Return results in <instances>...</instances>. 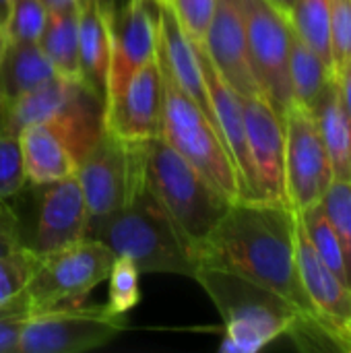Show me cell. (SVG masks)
I'll return each mask as SVG.
<instances>
[{"label": "cell", "mask_w": 351, "mask_h": 353, "mask_svg": "<svg viewBox=\"0 0 351 353\" xmlns=\"http://www.w3.org/2000/svg\"><path fill=\"white\" fill-rule=\"evenodd\" d=\"M194 256L199 267L221 269L279 294L339 350L302 288L296 265V211L290 205L246 199L232 203L213 232L194 246Z\"/></svg>", "instance_id": "cell-1"}, {"label": "cell", "mask_w": 351, "mask_h": 353, "mask_svg": "<svg viewBox=\"0 0 351 353\" xmlns=\"http://www.w3.org/2000/svg\"><path fill=\"white\" fill-rule=\"evenodd\" d=\"M194 279L203 285L223 319L225 333L219 345L221 352L257 353L283 335L296 337L304 347H335L294 304L254 281L211 267H199Z\"/></svg>", "instance_id": "cell-2"}, {"label": "cell", "mask_w": 351, "mask_h": 353, "mask_svg": "<svg viewBox=\"0 0 351 353\" xmlns=\"http://www.w3.org/2000/svg\"><path fill=\"white\" fill-rule=\"evenodd\" d=\"M87 238H97L116 256L130 259L141 273H174L194 279L199 269L192 242L147 184L124 209L95 225Z\"/></svg>", "instance_id": "cell-3"}, {"label": "cell", "mask_w": 351, "mask_h": 353, "mask_svg": "<svg viewBox=\"0 0 351 353\" xmlns=\"http://www.w3.org/2000/svg\"><path fill=\"white\" fill-rule=\"evenodd\" d=\"M157 64L161 77V130L159 137L194 165L232 203L242 201V186L234 159L217 126L186 95L174 79L166 56L157 43Z\"/></svg>", "instance_id": "cell-4"}, {"label": "cell", "mask_w": 351, "mask_h": 353, "mask_svg": "<svg viewBox=\"0 0 351 353\" xmlns=\"http://www.w3.org/2000/svg\"><path fill=\"white\" fill-rule=\"evenodd\" d=\"M145 184L192 246L203 242L232 207V201L161 137L147 143Z\"/></svg>", "instance_id": "cell-5"}, {"label": "cell", "mask_w": 351, "mask_h": 353, "mask_svg": "<svg viewBox=\"0 0 351 353\" xmlns=\"http://www.w3.org/2000/svg\"><path fill=\"white\" fill-rule=\"evenodd\" d=\"M147 143H128L103 128L77 163L74 174L89 209V232L124 209L145 188Z\"/></svg>", "instance_id": "cell-6"}, {"label": "cell", "mask_w": 351, "mask_h": 353, "mask_svg": "<svg viewBox=\"0 0 351 353\" xmlns=\"http://www.w3.org/2000/svg\"><path fill=\"white\" fill-rule=\"evenodd\" d=\"M116 254L97 238H81L54 252L41 254L25 288L31 312L79 304L108 279Z\"/></svg>", "instance_id": "cell-7"}, {"label": "cell", "mask_w": 351, "mask_h": 353, "mask_svg": "<svg viewBox=\"0 0 351 353\" xmlns=\"http://www.w3.org/2000/svg\"><path fill=\"white\" fill-rule=\"evenodd\" d=\"M126 323L108 306L66 304L31 312L25 319L21 353H81L114 341Z\"/></svg>", "instance_id": "cell-8"}, {"label": "cell", "mask_w": 351, "mask_h": 353, "mask_svg": "<svg viewBox=\"0 0 351 353\" xmlns=\"http://www.w3.org/2000/svg\"><path fill=\"white\" fill-rule=\"evenodd\" d=\"M252 72L277 114L294 103L290 83V21L269 0H242Z\"/></svg>", "instance_id": "cell-9"}, {"label": "cell", "mask_w": 351, "mask_h": 353, "mask_svg": "<svg viewBox=\"0 0 351 353\" xmlns=\"http://www.w3.org/2000/svg\"><path fill=\"white\" fill-rule=\"evenodd\" d=\"M285 192L294 211L321 203L333 180V168L312 112L292 103L283 114Z\"/></svg>", "instance_id": "cell-10"}, {"label": "cell", "mask_w": 351, "mask_h": 353, "mask_svg": "<svg viewBox=\"0 0 351 353\" xmlns=\"http://www.w3.org/2000/svg\"><path fill=\"white\" fill-rule=\"evenodd\" d=\"M110 70L103 105L114 99L128 79L151 58L159 41V0H126L120 8H108Z\"/></svg>", "instance_id": "cell-11"}, {"label": "cell", "mask_w": 351, "mask_h": 353, "mask_svg": "<svg viewBox=\"0 0 351 353\" xmlns=\"http://www.w3.org/2000/svg\"><path fill=\"white\" fill-rule=\"evenodd\" d=\"M242 108L257 201L290 205L285 192L283 116L263 95H242Z\"/></svg>", "instance_id": "cell-12"}, {"label": "cell", "mask_w": 351, "mask_h": 353, "mask_svg": "<svg viewBox=\"0 0 351 353\" xmlns=\"http://www.w3.org/2000/svg\"><path fill=\"white\" fill-rule=\"evenodd\" d=\"M103 128L128 143H147L161 130V77L157 56L143 64L103 105Z\"/></svg>", "instance_id": "cell-13"}, {"label": "cell", "mask_w": 351, "mask_h": 353, "mask_svg": "<svg viewBox=\"0 0 351 353\" xmlns=\"http://www.w3.org/2000/svg\"><path fill=\"white\" fill-rule=\"evenodd\" d=\"M203 46L221 77L240 95H263L250 64L242 0H217Z\"/></svg>", "instance_id": "cell-14"}, {"label": "cell", "mask_w": 351, "mask_h": 353, "mask_svg": "<svg viewBox=\"0 0 351 353\" xmlns=\"http://www.w3.org/2000/svg\"><path fill=\"white\" fill-rule=\"evenodd\" d=\"M296 265L302 288L319 321L343 345V325L351 319V288H348L317 254L296 213Z\"/></svg>", "instance_id": "cell-15"}, {"label": "cell", "mask_w": 351, "mask_h": 353, "mask_svg": "<svg viewBox=\"0 0 351 353\" xmlns=\"http://www.w3.org/2000/svg\"><path fill=\"white\" fill-rule=\"evenodd\" d=\"M89 209L77 174L46 184L31 248L39 254L87 238Z\"/></svg>", "instance_id": "cell-16"}, {"label": "cell", "mask_w": 351, "mask_h": 353, "mask_svg": "<svg viewBox=\"0 0 351 353\" xmlns=\"http://www.w3.org/2000/svg\"><path fill=\"white\" fill-rule=\"evenodd\" d=\"M197 56L205 74V83L209 89L213 114L217 120V128L221 132V139L234 159V165L238 170L240 186H242V199L257 201L254 194V174L248 153V141H246V126H244V108H242V95L221 77L217 66L213 64L211 56L207 54L205 46L194 41Z\"/></svg>", "instance_id": "cell-17"}, {"label": "cell", "mask_w": 351, "mask_h": 353, "mask_svg": "<svg viewBox=\"0 0 351 353\" xmlns=\"http://www.w3.org/2000/svg\"><path fill=\"white\" fill-rule=\"evenodd\" d=\"M157 43H159V50L166 56V62H168L174 79L178 81V85L205 112V116L217 126L194 41L186 35L178 14L174 12L172 4L168 0H159V41Z\"/></svg>", "instance_id": "cell-18"}, {"label": "cell", "mask_w": 351, "mask_h": 353, "mask_svg": "<svg viewBox=\"0 0 351 353\" xmlns=\"http://www.w3.org/2000/svg\"><path fill=\"white\" fill-rule=\"evenodd\" d=\"M79 60L83 83L103 99L110 70V23L108 8L99 0L79 2Z\"/></svg>", "instance_id": "cell-19"}, {"label": "cell", "mask_w": 351, "mask_h": 353, "mask_svg": "<svg viewBox=\"0 0 351 353\" xmlns=\"http://www.w3.org/2000/svg\"><path fill=\"white\" fill-rule=\"evenodd\" d=\"M83 81L56 77L31 93H25L0 105V130L21 134L31 124H50L77 95Z\"/></svg>", "instance_id": "cell-20"}, {"label": "cell", "mask_w": 351, "mask_h": 353, "mask_svg": "<svg viewBox=\"0 0 351 353\" xmlns=\"http://www.w3.org/2000/svg\"><path fill=\"white\" fill-rule=\"evenodd\" d=\"M19 141L29 182L46 186L77 172V161L70 149L52 126L31 124L21 130Z\"/></svg>", "instance_id": "cell-21"}, {"label": "cell", "mask_w": 351, "mask_h": 353, "mask_svg": "<svg viewBox=\"0 0 351 353\" xmlns=\"http://www.w3.org/2000/svg\"><path fill=\"white\" fill-rule=\"evenodd\" d=\"M310 112L329 153L333 178L351 180V118L341 101L333 74L310 105Z\"/></svg>", "instance_id": "cell-22"}, {"label": "cell", "mask_w": 351, "mask_h": 353, "mask_svg": "<svg viewBox=\"0 0 351 353\" xmlns=\"http://www.w3.org/2000/svg\"><path fill=\"white\" fill-rule=\"evenodd\" d=\"M52 62L37 41H8L0 58V105L56 79Z\"/></svg>", "instance_id": "cell-23"}, {"label": "cell", "mask_w": 351, "mask_h": 353, "mask_svg": "<svg viewBox=\"0 0 351 353\" xmlns=\"http://www.w3.org/2000/svg\"><path fill=\"white\" fill-rule=\"evenodd\" d=\"M37 43L58 77L83 81L79 60V6L62 12H50Z\"/></svg>", "instance_id": "cell-24"}, {"label": "cell", "mask_w": 351, "mask_h": 353, "mask_svg": "<svg viewBox=\"0 0 351 353\" xmlns=\"http://www.w3.org/2000/svg\"><path fill=\"white\" fill-rule=\"evenodd\" d=\"M292 29V25H290ZM333 68L292 29L290 33V83L294 103L310 110L325 83L331 79Z\"/></svg>", "instance_id": "cell-25"}, {"label": "cell", "mask_w": 351, "mask_h": 353, "mask_svg": "<svg viewBox=\"0 0 351 353\" xmlns=\"http://www.w3.org/2000/svg\"><path fill=\"white\" fill-rule=\"evenodd\" d=\"M296 213H298V219H300L312 248L317 250V254L348 288H351V269L348 265L341 240L335 234V230L331 228L329 219L325 217L321 203L306 207L302 211H296Z\"/></svg>", "instance_id": "cell-26"}, {"label": "cell", "mask_w": 351, "mask_h": 353, "mask_svg": "<svg viewBox=\"0 0 351 353\" xmlns=\"http://www.w3.org/2000/svg\"><path fill=\"white\" fill-rule=\"evenodd\" d=\"M329 19H331V0H296L288 21L292 29L333 68Z\"/></svg>", "instance_id": "cell-27"}, {"label": "cell", "mask_w": 351, "mask_h": 353, "mask_svg": "<svg viewBox=\"0 0 351 353\" xmlns=\"http://www.w3.org/2000/svg\"><path fill=\"white\" fill-rule=\"evenodd\" d=\"M321 207L331 228L341 240L348 265L351 269V180L333 178L321 199Z\"/></svg>", "instance_id": "cell-28"}, {"label": "cell", "mask_w": 351, "mask_h": 353, "mask_svg": "<svg viewBox=\"0 0 351 353\" xmlns=\"http://www.w3.org/2000/svg\"><path fill=\"white\" fill-rule=\"evenodd\" d=\"M39 259L41 254L31 246H21L0 256V302L25 292L39 265Z\"/></svg>", "instance_id": "cell-29"}, {"label": "cell", "mask_w": 351, "mask_h": 353, "mask_svg": "<svg viewBox=\"0 0 351 353\" xmlns=\"http://www.w3.org/2000/svg\"><path fill=\"white\" fill-rule=\"evenodd\" d=\"M139 277H141V271L130 259L126 256L114 259V265L108 275L110 290H108V304H106L112 312L124 316L128 310H132L139 304L141 300Z\"/></svg>", "instance_id": "cell-30"}, {"label": "cell", "mask_w": 351, "mask_h": 353, "mask_svg": "<svg viewBox=\"0 0 351 353\" xmlns=\"http://www.w3.org/2000/svg\"><path fill=\"white\" fill-rule=\"evenodd\" d=\"M46 21L48 10L41 0H12L4 31L8 41H37Z\"/></svg>", "instance_id": "cell-31"}, {"label": "cell", "mask_w": 351, "mask_h": 353, "mask_svg": "<svg viewBox=\"0 0 351 353\" xmlns=\"http://www.w3.org/2000/svg\"><path fill=\"white\" fill-rule=\"evenodd\" d=\"M27 182L21 141L17 134L0 130V199H10Z\"/></svg>", "instance_id": "cell-32"}, {"label": "cell", "mask_w": 351, "mask_h": 353, "mask_svg": "<svg viewBox=\"0 0 351 353\" xmlns=\"http://www.w3.org/2000/svg\"><path fill=\"white\" fill-rule=\"evenodd\" d=\"M168 2L172 4L174 12L178 14L186 35L192 41L203 43L217 0H168Z\"/></svg>", "instance_id": "cell-33"}, {"label": "cell", "mask_w": 351, "mask_h": 353, "mask_svg": "<svg viewBox=\"0 0 351 353\" xmlns=\"http://www.w3.org/2000/svg\"><path fill=\"white\" fill-rule=\"evenodd\" d=\"M331 58L333 70L351 58V0H331Z\"/></svg>", "instance_id": "cell-34"}, {"label": "cell", "mask_w": 351, "mask_h": 353, "mask_svg": "<svg viewBox=\"0 0 351 353\" xmlns=\"http://www.w3.org/2000/svg\"><path fill=\"white\" fill-rule=\"evenodd\" d=\"M23 244L21 223L17 213L6 205V199H0V256L8 254Z\"/></svg>", "instance_id": "cell-35"}, {"label": "cell", "mask_w": 351, "mask_h": 353, "mask_svg": "<svg viewBox=\"0 0 351 353\" xmlns=\"http://www.w3.org/2000/svg\"><path fill=\"white\" fill-rule=\"evenodd\" d=\"M25 319H10L0 323V353H17Z\"/></svg>", "instance_id": "cell-36"}, {"label": "cell", "mask_w": 351, "mask_h": 353, "mask_svg": "<svg viewBox=\"0 0 351 353\" xmlns=\"http://www.w3.org/2000/svg\"><path fill=\"white\" fill-rule=\"evenodd\" d=\"M29 314H31V302L25 292L10 300L0 302V323L10 319H27Z\"/></svg>", "instance_id": "cell-37"}, {"label": "cell", "mask_w": 351, "mask_h": 353, "mask_svg": "<svg viewBox=\"0 0 351 353\" xmlns=\"http://www.w3.org/2000/svg\"><path fill=\"white\" fill-rule=\"evenodd\" d=\"M333 79L337 83V89H339V95H341V101L348 110L351 118V58L341 62L335 70H333Z\"/></svg>", "instance_id": "cell-38"}, {"label": "cell", "mask_w": 351, "mask_h": 353, "mask_svg": "<svg viewBox=\"0 0 351 353\" xmlns=\"http://www.w3.org/2000/svg\"><path fill=\"white\" fill-rule=\"evenodd\" d=\"M48 14L50 12H62V10H68V8H77L79 6V0H41Z\"/></svg>", "instance_id": "cell-39"}, {"label": "cell", "mask_w": 351, "mask_h": 353, "mask_svg": "<svg viewBox=\"0 0 351 353\" xmlns=\"http://www.w3.org/2000/svg\"><path fill=\"white\" fill-rule=\"evenodd\" d=\"M285 19H290V14H292V10H294V4H296V0H269Z\"/></svg>", "instance_id": "cell-40"}, {"label": "cell", "mask_w": 351, "mask_h": 353, "mask_svg": "<svg viewBox=\"0 0 351 353\" xmlns=\"http://www.w3.org/2000/svg\"><path fill=\"white\" fill-rule=\"evenodd\" d=\"M10 6H12V0H0V27L6 25L8 14H10Z\"/></svg>", "instance_id": "cell-41"}, {"label": "cell", "mask_w": 351, "mask_h": 353, "mask_svg": "<svg viewBox=\"0 0 351 353\" xmlns=\"http://www.w3.org/2000/svg\"><path fill=\"white\" fill-rule=\"evenodd\" d=\"M343 345H345V352H351V319L343 325Z\"/></svg>", "instance_id": "cell-42"}, {"label": "cell", "mask_w": 351, "mask_h": 353, "mask_svg": "<svg viewBox=\"0 0 351 353\" xmlns=\"http://www.w3.org/2000/svg\"><path fill=\"white\" fill-rule=\"evenodd\" d=\"M6 43H8L6 31H4V27H0V58H2V54H4V50H6Z\"/></svg>", "instance_id": "cell-43"}, {"label": "cell", "mask_w": 351, "mask_h": 353, "mask_svg": "<svg viewBox=\"0 0 351 353\" xmlns=\"http://www.w3.org/2000/svg\"><path fill=\"white\" fill-rule=\"evenodd\" d=\"M79 2H83V0H79ZM99 4H101L103 8H112V6H114V0H99Z\"/></svg>", "instance_id": "cell-44"}]
</instances>
